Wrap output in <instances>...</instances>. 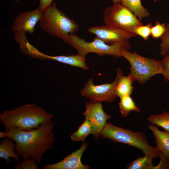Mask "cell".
Segmentation results:
<instances>
[{
  "instance_id": "21",
  "label": "cell",
  "mask_w": 169,
  "mask_h": 169,
  "mask_svg": "<svg viewBox=\"0 0 169 169\" xmlns=\"http://www.w3.org/2000/svg\"><path fill=\"white\" fill-rule=\"evenodd\" d=\"M153 158L150 156L144 155L132 161L127 166V169H153L152 163Z\"/></svg>"
},
{
  "instance_id": "22",
  "label": "cell",
  "mask_w": 169,
  "mask_h": 169,
  "mask_svg": "<svg viewBox=\"0 0 169 169\" xmlns=\"http://www.w3.org/2000/svg\"><path fill=\"white\" fill-rule=\"evenodd\" d=\"M160 38V54L164 57L169 56V23L166 24L165 31Z\"/></svg>"
},
{
  "instance_id": "6",
  "label": "cell",
  "mask_w": 169,
  "mask_h": 169,
  "mask_svg": "<svg viewBox=\"0 0 169 169\" xmlns=\"http://www.w3.org/2000/svg\"><path fill=\"white\" fill-rule=\"evenodd\" d=\"M43 11L37 9L21 12L15 18L11 25V30L14 35L16 42L19 45V49L23 53L28 43L26 37L28 32L32 34L35 31L37 23L40 20Z\"/></svg>"
},
{
  "instance_id": "12",
  "label": "cell",
  "mask_w": 169,
  "mask_h": 169,
  "mask_svg": "<svg viewBox=\"0 0 169 169\" xmlns=\"http://www.w3.org/2000/svg\"><path fill=\"white\" fill-rule=\"evenodd\" d=\"M28 55L32 58L53 60L85 70L89 69L85 62L86 56L79 53L74 55L52 56L41 52L32 45L28 49Z\"/></svg>"
},
{
  "instance_id": "5",
  "label": "cell",
  "mask_w": 169,
  "mask_h": 169,
  "mask_svg": "<svg viewBox=\"0 0 169 169\" xmlns=\"http://www.w3.org/2000/svg\"><path fill=\"white\" fill-rule=\"evenodd\" d=\"M121 56L126 59L130 64V73L135 81L143 84L151 77L163 73L162 61L152 58L142 56L136 52L133 53L122 49Z\"/></svg>"
},
{
  "instance_id": "14",
  "label": "cell",
  "mask_w": 169,
  "mask_h": 169,
  "mask_svg": "<svg viewBox=\"0 0 169 169\" xmlns=\"http://www.w3.org/2000/svg\"><path fill=\"white\" fill-rule=\"evenodd\" d=\"M117 76L118 77L116 89V92L118 97L131 95L134 88L133 83L134 79L129 73L127 76L123 75V73L120 68L116 70Z\"/></svg>"
},
{
  "instance_id": "31",
  "label": "cell",
  "mask_w": 169,
  "mask_h": 169,
  "mask_svg": "<svg viewBox=\"0 0 169 169\" xmlns=\"http://www.w3.org/2000/svg\"><path fill=\"white\" fill-rule=\"evenodd\" d=\"M158 0H153V1H154V2H157Z\"/></svg>"
},
{
  "instance_id": "24",
  "label": "cell",
  "mask_w": 169,
  "mask_h": 169,
  "mask_svg": "<svg viewBox=\"0 0 169 169\" xmlns=\"http://www.w3.org/2000/svg\"><path fill=\"white\" fill-rule=\"evenodd\" d=\"M14 169H38L36 161L33 157H29L22 162L17 161Z\"/></svg>"
},
{
  "instance_id": "3",
  "label": "cell",
  "mask_w": 169,
  "mask_h": 169,
  "mask_svg": "<svg viewBox=\"0 0 169 169\" xmlns=\"http://www.w3.org/2000/svg\"><path fill=\"white\" fill-rule=\"evenodd\" d=\"M40 28L48 34L69 44L70 36L77 32L79 25L65 15L54 2L43 11L39 21Z\"/></svg>"
},
{
  "instance_id": "18",
  "label": "cell",
  "mask_w": 169,
  "mask_h": 169,
  "mask_svg": "<svg viewBox=\"0 0 169 169\" xmlns=\"http://www.w3.org/2000/svg\"><path fill=\"white\" fill-rule=\"evenodd\" d=\"M119 105L121 116L126 118L132 111L139 112L140 109L136 104L131 95H126L120 98Z\"/></svg>"
},
{
  "instance_id": "15",
  "label": "cell",
  "mask_w": 169,
  "mask_h": 169,
  "mask_svg": "<svg viewBox=\"0 0 169 169\" xmlns=\"http://www.w3.org/2000/svg\"><path fill=\"white\" fill-rule=\"evenodd\" d=\"M148 128L154 136L156 147L162 155L169 158V132L160 131L156 125H149Z\"/></svg>"
},
{
  "instance_id": "13",
  "label": "cell",
  "mask_w": 169,
  "mask_h": 169,
  "mask_svg": "<svg viewBox=\"0 0 169 169\" xmlns=\"http://www.w3.org/2000/svg\"><path fill=\"white\" fill-rule=\"evenodd\" d=\"M88 146V143L83 142L80 148L65 157L60 161L43 166L44 169H89L88 165L83 164L81 161L82 154Z\"/></svg>"
},
{
  "instance_id": "30",
  "label": "cell",
  "mask_w": 169,
  "mask_h": 169,
  "mask_svg": "<svg viewBox=\"0 0 169 169\" xmlns=\"http://www.w3.org/2000/svg\"><path fill=\"white\" fill-rule=\"evenodd\" d=\"M13 1H16V2H18L19 1V0H12Z\"/></svg>"
},
{
  "instance_id": "25",
  "label": "cell",
  "mask_w": 169,
  "mask_h": 169,
  "mask_svg": "<svg viewBox=\"0 0 169 169\" xmlns=\"http://www.w3.org/2000/svg\"><path fill=\"white\" fill-rule=\"evenodd\" d=\"M166 24L164 23H161L157 20L155 25L151 28V35L154 38H158L163 35L166 29Z\"/></svg>"
},
{
  "instance_id": "1",
  "label": "cell",
  "mask_w": 169,
  "mask_h": 169,
  "mask_svg": "<svg viewBox=\"0 0 169 169\" xmlns=\"http://www.w3.org/2000/svg\"><path fill=\"white\" fill-rule=\"evenodd\" d=\"M54 124V122L45 123L38 128L27 131L12 127L7 131H0V138L8 137L13 139L17 154L23 160L33 157L38 166L44 153L53 148Z\"/></svg>"
},
{
  "instance_id": "4",
  "label": "cell",
  "mask_w": 169,
  "mask_h": 169,
  "mask_svg": "<svg viewBox=\"0 0 169 169\" xmlns=\"http://www.w3.org/2000/svg\"><path fill=\"white\" fill-rule=\"evenodd\" d=\"M100 136L114 142L123 143L141 150L144 155L153 159L159 157L161 154L156 147L148 144L145 134L142 131H133L128 129L118 127L108 122L101 131Z\"/></svg>"
},
{
  "instance_id": "26",
  "label": "cell",
  "mask_w": 169,
  "mask_h": 169,
  "mask_svg": "<svg viewBox=\"0 0 169 169\" xmlns=\"http://www.w3.org/2000/svg\"><path fill=\"white\" fill-rule=\"evenodd\" d=\"M162 61L163 68L162 75L165 79L169 82V56L164 57Z\"/></svg>"
},
{
  "instance_id": "23",
  "label": "cell",
  "mask_w": 169,
  "mask_h": 169,
  "mask_svg": "<svg viewBox=\"0 0 169 169\" xmlns=\"http://www.w3.org/2000/svg\"><path fill=\"white\" fill-rule=\"evenodd\" d=\"M152 26L151 23L150 22L145 25H142L137 26L134 29V33L147 41L151 35V28Z\"/></svg>"
},
{
  "instance_id": "11",
  "label": "cell",
  "mask_w": 169,
  "mask_h": 169,
  "mask_svg": "<svg viewBox=\"0 0 169 169\" xmlns=\"http://www.w3.org/2000/svg\"><path fill=\"white\" fill-rule=\"evenodd\" d=\"M86 110L82 115L85 119L90 121L92 125V134L96 140L98 139L101 132L110 118V115L104 111L101 102L90 101L86 102Z\"/></svg>"
},
{
  "instance_id": "16",
  "label": "cell",
  "mask_w": 169,
  "mask_h": 169,
  "mask_svg": "<svg viewBox=\"0 0 169 169\" xmlns=\"http://www.w3.org/2000/svg\"><path fill=\"white\" fill-rule=\"evenodd\" d=\"M15 142L13 139L8 137H4L0 144V158L5 159L7 163L11 162L10 157L20 161L19 156L15 151Z\"/></svg>"
},
{
  "instance_id": "2",
  "label": "cell",
  "mask_w": 169,
  "mask_h": 169,
  "mask_svg": "<svg viewBox=\"0 0 169 169\" xmlns=\"http://www.w3.org/2000/svg\"><path fill=\"white\" fill-rule=\"evenodd\" d=\"M53 116L34 104L24 105L13 110H4L0 114V121L5 131L12 127L25 131L37 129L43 124L51 122Z\"/></svg>"
},
{
  "instance_id": "19",
  "label": "cell",
  "mask_w": 169,
  "mask_h": 169,
  "mask_svg": "<svg viewBox=\"0 0 169 169\" xmlns=\"http://www.w3.org/2000/svg\"><path fill=\"white\" fill-rule=\"evenodd\" d=\"M92 125L91 122L85 119L82 124L79 127L78 130L71 136V140L74 141H81L84 142L85 139L92 133Z\"/></svg>"
},
{
  "instance_id": "20",
  "label": "cell",
  "mask_w": 169,
  "mask_h": 169,
  "mask_svg": "<svg viewBox=\"0 0 169 169\" xmlns=\"http://www.w3.org/2000/svg\"><path fill=\"white\" fill-rule=\"evenodd\" d=\"M147 120L151 125L161 127L169 132V113L166 110L161 113L150 115Z\"/></svg>"
},
{
  "instance_id": "28",
  "label": "cell",
  "mask_w": 169,
  "mask_h": 169,
  "mask_svg": "<svg viewBox=\"0 0 169 169\" xmlns=\"http://www.w3.org/2000/svg\"><path fill=\"white\" fill-rule=\"evenodd\" d=\"M53 0H39L40 4L38 8L44 11L52 4Z\"/></svg>"
},
{
  "instance_id": "9",
  "label": "cell",
  "mask_w": 169,
  "mask_h": 169,
  "mask_svg": "<svg viewBox=\"0 0 169 169\" xmlns=\"http://www.w3.org/2000/svg\"><path fill=\"white\" fill-rule=\"evenodd\" d=\"M87 30L108 44H121L125 46L128 49L131 47L130 39L137 36L133 33L121 28L105 25L91 27Z\"/></svg>"
},
{
  "instance_id": "17",
  "label": "cell",
  "mask_w": 169,
  "mask_h": 169,
  "mask_svg": "<svg viewBox=\"0 0 169 169\" xmlns=\"http://www.w3.org/2000/svg\"><path fill=\"white\" fill-rule=\"evenodd\" d=\"M121 3L141 21L150 16L148 10L142 5L141 0H121Z\"/></svg>"
},
{
  "instance_id": "7",
  "label": "cell",
  "mask_w": 169,
  "mask_h": 169,
  "mask_svg": "<svg viewBox=\"0 0 169 169\" xmlns=\"http://www.w3.org/2000/svg\"><path fill=\"white\" fill-rule=\"evenodd\" d=\"M103 18L105 25L120 28L133 33L136 27L143 25L121 2L114 3L112 6L106 7L103 12Z\"/></svg>"
},
{
  "instance_id": "10",
  "label": "cell",
  "mask_w": 169,
  "mask_h": 169,
  "mask_svg": "<svg viewBox=\"0 0 169 169\" xmlns=\"http://www.w3.org/2000/svg\"><path fill=\"white\" fill-rule=\"evenodd\" d=\"M117 80L116 76L115 80L110 83L96 85L94 84L92 78H90L80 91L81 95L94 102H112L118 97L116 92Z\"/></svg>"
},
{
  "instance_id": "32",
  "label": "cell",
  "mask_w": 169,
  "mask_h": 169,
  "mask_svg": "<svg viewBox=\"0 0 169 169\" xmlns=\"http://www.w3.org/2000/svg\"></svg>"
},
{
  "instance_id": "8",
  "label": "cell",
  "mask_w": 169,
  "mask_h": 169,
  "mask_svg": "<svg viewBox=\"0 0 169 169\" xmlns=\"http://www.w3.org/2000/svg\"><path fill=\"white\" fill-rule=\"evenodd\" d=\"M68 44L74 48L78 53L85 56L89 53H94L100 56L108 55L120 57H121L120 52L122 49L128 50L123 44H108L96 37L93 41L87 42L75 34L70 36Z\"/></svg>"
},
{
  "instance_id": "27",
  "label": "cell",
  "mask_w": 169,
  "mask_h": 169,
  "mask_svg": "<svg viewBox=\"0 0 169 169\" xmlns=\"http://www.w3.org/2000/svg\"><path fill=\"white\" fill-rule=\"evenodd\" d=\"M160 161L158 165L154 166L153 169H169V158L166 157L161 154L159 157Z\"/></svg>"
},
{
  "instance_id": "29",
  "label": "cell",
  "mask_w": 169,
  "mask_h": 169,
  "mask_svg": "<svg viewBox=\"0 0 169 169\" xmlns=\"http://www.w3.org/2000/svg\"><path fill=\"white\" fill-rule=\"evenodd\" d=\"M113 3L121 2V0H112Z\"/></svg>"
}]
</instances>
